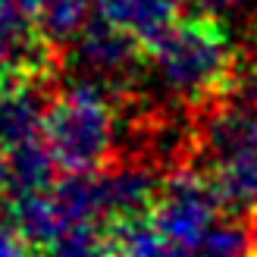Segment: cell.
<instances>
[{"label":"cell","mask_w":257,"mask_h":257,"mask_svg":"<svg viewBox=\"0 0 257 257\" xmlns=\"http://www.w3.org/2000/svg\"><path fill=\"white\" fill-rule=\"evenodd\" d=\"M188 163L213 179L226 216L248 223L257 213V100L226 94L195 107Z\"/></svg>","instance_id":"cell-1"},{"label":"cell","mask_w":257,"mask_h":257,"mask_svg":"<svg viewBox=\"0 0 257 257\" xmlns=\"http://www.w3.org/2000/svg\"><path fill=\"white\" fill-rule=\"evenodd\" d=\"M148 54L163 85L191 107L238 91V50L229 29L207 10L182 16Z\"/></svg>","instance_id":"cell-2"},{"label":"cell","mask_w":257,"mask_h":257,"mask_svg":"<svg viewBox=\"0 0 257 257\" xmlns=\"http://www.w3.org/2000/svg\"><path fill=\"white\" fill-rule=\"evenodd\" d=\"M113 97L94 82H75L66 91H57L41 128L63 173H104L113 166Z\"/></svg>","instance_id":"cell-3"},{"label":"cell","mask_w":257,"mask_h":257,"mask_svg":"<svg viewBox=\"0 0 257 257\" xmlns=\"http://www.w3.org/2000/svg\"><path fill=\"white\" fill-rule=\"evenodd\" d=\"M220 216H226V207L207 173H201L191 163H182L163 176L154 223L160 226L170 245L198 248L220 223Z\"/></svg>","instance_id":"cell-4"},{"label":"cell","mask_w":257,"mask_h":257,"mask_svg":"<svg viewBox=\"0 0 257 257\" xmlns=\"http://www.w3.org/2000/svg\"><path fill=\"white\" fill-rule=\"evenodd\" d=\"M72 60L88 75V82L100 88H122L145 66H151L148 47L100 13L85 25L79 41L72 44Z\"/></svg>","instance_id":"cell-5"},{"label":"cell","mask_w":257,"mask_h":257,"mask_svg":"<svg viewBox=\"0 0 257 257\" xmlns=\"http://www.w3.org/2000/svg\"><path fill=\"white\" fill-rule=\"evenodd\" d=\"M60 50L41 32L35 16L0 4V79H54Z\"/></svg>","instance_id":"cell-6"},{"label":"cell","mask_w":257,"mask_h":257,"mask_svg":"<svg viewBox=\"0 0 257 257\" xmlns=\"http://www.w3.org/2000/svg\"><path fill=\"white\" fill-rule=\"evenodd\" d=\"M50 79H25V75H7L0 79V145L7 151L41 138L44 113L54 94H47Z\"/></svg>","instance_id":"cell-7"},{"label":"cell","mask_w":257,"mask_h":257,"mask_svg":"<svg viewBox=\"0 0 257 257\" xmlns=\"http://www.w3.org/2000/svg\"><path fill=\"white\" fill-rule=\"evenodd\" d=\"M163 176L145 163H122L107 166L100 173V204L104 216L100 220H138V216H154L160 195Z\"/></svg>","instance_id":"cell-8"},{"label":"cell","mask_w":257,"mask_h":257,"mask_svg":"<svg viewBox=\"0 0 257 257\" xmlns=\"http://www.w3.org/2000/svg\"><path fill=\"white\" fill-rule=\"evenodd\" d=\"M97 13L135 35L148 50L185 16L179 0H97Z\"/></svg>","instance_id":"cell-9"},{"label":"cell","mask_w":257,"mask_h":257,"mask_svg":"<svg viewBox=\"0 0 257 257\" xmlns=\"http://www.w3.org/2000/svg\"><path fill=\"white\" fill-rule=\"evenodd\" d=\"M4 216L19 229V235L29 241L32 251L50 245L57 235H63L69 229L54 195H50V188L47 191H29V195H10Z\"/></svg>","instance_id":"cell-10"},{"label":"cell","mask_w":257,"mask_h":257,"mask_svg":"<svg viewBox=\"0 0 257 257\" xmlns=\"http://www.w3.org/2000/svg\"><path fill=\"white\" fill-rule=\"evenodd\" d=\"M32 257H128L116 232L104 223H79L69 226L63 235H57L50 245L35 248Z\"/></svg>","instance_id":"cell-11"},{"label":"cell","mask_w":257,"mask_h":257,"mask_svg":"<svg viewBox=\"0 0 257 257\" xmlns=\"http://www.w3.org/2000/svg\"><path fill=\"white\" fill-rule=\"evenodd\" d=\"M10 170H13V191L10 195H29V191H47L57 182V160L50 154L44 135L25 145L10 148Z\"/></svg>","instance_id":"cell-12"},{"label":"cell","mask_w":257,"mask_h":257,"mask_svg":"<svg viewBox=\"0 0 257 257\" xmlns=\"http://www.w3.org/2000/svg\"><path fill=\"white\" fill-rule=\"evenodd\" d=\"M88 22H91V0H41L38 7V25L57 50L79 41Z\"/></svg>","instance_id":"cell-13"},{"label":"cell","mask_w":257,"mask_h":257,"mask_svg":"<svg viewBox=\"0 0 257 257\" xmlns=\"http://www.w3.org/2000/svg\"><path fill=\"white\" fill-rule=\"evenodd\" d=\"M0 257H32L29 241L19 235V229L7 216H0Z\"/></svg>","instance_id":"cell-14"},{"label":"cell","mask_w":257,"mask_h":257,"mask_svg":"<svg viewBox=\"0 0 257 257\" xmlns=\"http://www.w3.org/2000/svg\"><path fill=\"white\" fill-rule=\"evenodd\" d=\"M13 191V170H10V151L0 145V201H7Z\"/></svg>","instance_id":"cell-15"},{"label":"cell","mask_w":257,"mask_h":257,"mask_svg":"<svg viewBox=\"0 0 257 257\" xmlns=\"http://www.w3.org/2000/svg\"><path fill=\"white\" fill-rule=\"evenodd\" d=\"M198 10H207V13H213V10H220V7H235V4H241V0H191Z\"/></svg>","instance_id":"cell-16"},{"label":"cell","mask_w":257,"mask_h":257,"mask_svg":"<svg viewBox=\"0 0 257 257\" xmlns=\"http://www.w3.org/2000/svg\"><path fill=\"white\" fill-rule=\"evenodd\" d=\"M251 251H254V257H257V248H251Z\"/></svg>","instance_id":"cell-17"},{"label":"cell","mask_w":257,"mask_h":257,"mask_svg":"<svg viewBox=\"0 0 257 257\" xmlns=\"http://www.w3.org/2000/svg\"><path fill=\"white\" fill-rule=\"evenodd\" d=\"M248 257H254V251H251V254H248Z\"/></svg>","instance_id":"cell-18"}]
</instances>
